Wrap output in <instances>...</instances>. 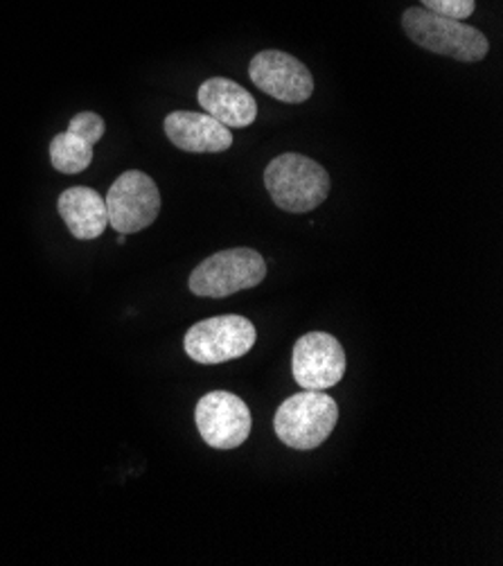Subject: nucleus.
I'll list each match as a JSON object with an SVG mask.
<instances>
[{
  "label": "nucleus",
  "mask_w": 503,
  "mask_h": 566,
  "mask_svg": "<svg viewBox=\"0 0 503 566\" xmlns=\"http://www.w3.org/2000/svg\"><path fill=\"white\" fill-rule=\"evenodd\" d=\"M264 186L271 201L294 214L312 212L329 195V175L323 165L303 154L275 156L264 169Z\"/></svg>",
  "instance_id": "nucleus-1"
},
{
  "label": "nucleus",
  "mask_w": 503,
  "mask_h": 566,
  "mask_svg": "<svg viewBox=\"0 0 503 566\" xmlns=\"http://www.w3.org/2000/svg\"><path fill=\"white\" fill-rule=\"evenodd\" d=\"M402 28L416 45L440 56H452L457 62H481L490 50V41L481 30L425 8H409L402 14Z\"/></svg>",
  "instance_id": "nucleus-2"
},
{
  "label": "nucleus",
  "mask_w": 503,
  "mask_h": 566,
  "mask_svg": "<svg viewBox=\"0 0 503 566\" xmlns=\"http://www.w3.org/2000/svg\"><path fill=\"white\" fill-rule=\"evenodd\" d=\"M339 407L323 390H303L277 407L273 416L275 436L296 451L321 447L337 427Z\"/></svg>",
  "instance_id": "nucleus-3"
},
{
  "label": "nucleus",
  "mask_w": 503,
  "mask_h": 566,
  "mask_svg": "<svg viewBox=\"0 0 503 566\" xmlns=\"http://www.w3.org/2000/svg\"><path fill=\"white\" fill-rule=\"evenodd\" d=\"M266 275L264 258L253 249H229L206 258L188 280V287L201 298H227L258 287Z\"/></svg>",
  "instance_id": "nucleus-4"
},
{
  "label": "nucleus",
  "mask_w": 503,
  "mask_h": 566,
  "mask_svg": "<svg viewBox=\"0 0 503 566\" xmlns=\"http://www.w3.org/2000/svg\"><path fill=\"white\" fill-rule=\"evenodd\" d=\"M255 342L258 332L249 318L227 314L195 323L184 338V348L192 361L201 366H217L244 357L253 350Z\"/></svg>",
  "instance_id": "nucleus-5"
},
{
  "label": "nucleus",
  "mask_w": 503,
  "mask_h": 566,
  "mask_svg": "<svg viewBox=\"0 0 503 566\" xmlns=\"http://www.w3.org/2000/svg\"><path fill=\"white\" fill-rule=\"evenodd\" d=\"M111 229L120 235H132L145 231L160 212V192L151 177L138 169L120 175L116 184H111L104 199Z\"/></svg>",
  "instance_id": "nucleus-6"
},
{
  "label": "nucleus",
  "mask_w": 503,
  "mask_h": 566,
  "mask_svg": "<svg viewBox=\"0 0 503 566\" xmlns=\"http://www.w3.org/2000/svg\"><path fill=\"white\" fill-rule=\"evenodd\" d=\"M195 422L212 449H238L251 436V411L244 400L229 390H212L197 402Z\"/></svg>",
  "instance_id": "nucleus-7"
},
{
  "label": "nucleus",
  "mask_w": 503,
  "mask_h": 566,
  "mask_svg": "<svg viewBox=\"0 0 503 566\" xmlns=\"http://www.w3.org/2000/svg\"><path fill=\"white\" fill-rule=\"evenodd\" d=\"M346 350L327 332L303 334L292 355L294 379L303 390H327L346 375Z\"/></svg>",
  "instance_id": "nucleus-8"
},
{
  "label": "nucleus",
  "mask_w": 503,
  "mask_h": 566,
  "mask_svg": "<svg viewBox=\"0 0 503 566\" xmlns=\"http://www.w3.org/2000/svg\"><path fill=\"white\" fill-rule=\"evenodd\" d=\"M251 82L273 99L285 104L307 102L314 93V77L296 56L281 50H262L249 64Z\"/></svg>",
  "instance_id": "nucleus-9"
},
{
  "label": "nucleus",
  "mask_w": 503,
  "mask_h": 566,
  "mask_svg": "<svg viewBox=\"0 0 503 566\" xmlns=\"http://www.w3.org/2000/svg\"><path fill=\"white\" fill-rule=\"evenodd\" d=\"M165 136L190 154H221L233 145V134L206 111H172L163 123Z\"/></svg>",
  "instance_id": "nucleus-10"
},
{
  "label": "nucleus",
  "mask_w": 503,
  "mask_h": 566,
  "mask_svg": "<svg viewBox=\"0 0 503 566\" xmlns=\"http://www.w3.org/2000/svg\"><path fill=\"white\" fill-rule=\"evenodd\" d=\"M201 108L229 129H244L258 118L255 97L233 80L210 77L199 86Z\"/></svg>",
  "instance_id": "nucleus-11"
},
{
  "label": "nucleus",
  "mask_w": 503,
  "mask_h": 566,
  "mask_svg": "<svg viewBox=\"0 0 503 566\" xmlns=\"http://www.w3.org/2000/svg\"><path fill=\"white\" fill-rule=\"evenodd\" d=\"M60 214L69 231L77 240H97L108 226L104 199L84 186L69 188L57 201Z\"/></svg>",
  "instance_id": "nucleus-12"
},
{
  "label": "nucleus",
  "mask_w": 503,
  "mask_h": 566,
  "mask_svg": "<svg viewBox=\"0 0 503 566\" xmlns=\"http://www.w3.org/2000/svg\"><path fill=\"white\" fill-rule=\"evenodd\" d=\"M50 160L62 175H80L93 163V145L66 129L52 138Z\"/></svg>",
  "instance_id": "nucleus-13"
},
{
  "label": "nucleus",
  "mask_w": 503,
  "mask_h": 566,
  "mask_svg": "<svg viewBox=\"0 0 503 566\" xmlns=\"http://www.w3.org/2000/svg\"><path fill=\"white\" fill-rule=\"evenodd\" d=\"M420 3L425 10L454 21H465L476 10L474 0H420Z\"/></svg>",
  "instance_id": "nucleus-14"
},
{
  "label": "nucleus",
  "mask_w": 503,
  "mask_h": 566,
  "mask_svg": "<svg viewBox=\"0 0 503 566\" xmlns=\"http://www.w3.org/2000/svg\"><path fill=\"white\" fill-rule=\"evenodd\" d=\"M104 120L97 116V113L93 111H84V113H77V116L71 120L69 125V132L77 134L80 138H84L86 143H91L95 147V143H99V138L104 136Z\"/></svg>",
  "instance_id": "nucleus-15"
}]
</instances>
